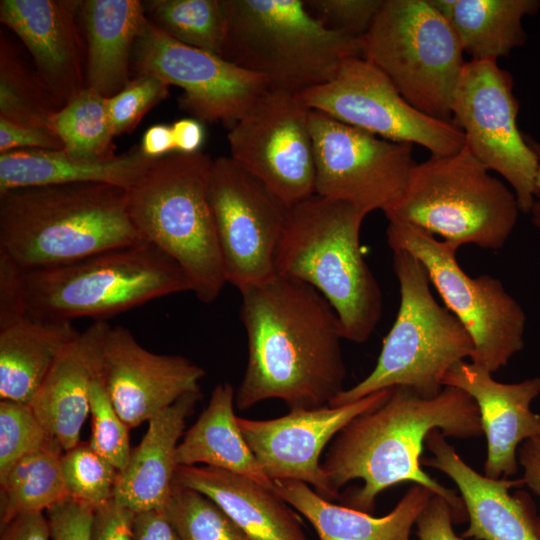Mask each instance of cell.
<instances>
[{
  "mask_svg": "<svg viewBox=\"0 0 540 540\" xmlns=\"http://www.w3.org/2000/svg\"><path fill=\"white\" fill-rule=\"evenodd\" d=\"M241 296L248 362L236 407L268 399L290 410L329 405L346 377L342 327L329 302L311 285L278 275Z\"/></svg>",
  "mask_w": 540,
  "mask_h": 540,
  "instance_id": "obj_1",
  "label": "cell"
},
{
  "mask_svg": "<svg viewBox=\"0 0 540 540\" xmlns=\"http://www.w3.org/2000/svg\"><path fill=\"white\" fill-rule=\"evenodd\" d=\"M434 429L456 439L481 436L474 399L453 386H444L433 398L409 387H393L384 403L356 416L336 435L322 469L337 495L347 482L363 480L346 501L350 508L370 513L379 493L410 481L443 497L452 508L454 522H462L467 518L462 498L420 466L423 444Z\"/></svg>",
  "mask_w": 540,
  "mask_h": 540,
  "instance_id": "obj_2",
  "label": "cell"
},
{
  "mask_svg": "<svg viewBox=\"0 0 540 540\" xmlns=\"http://www.w3.org/2000/svg\"><path fill=\"white\" fill-rule=\"evenodd\" d=\"M144 242L127 190L105 183L16 188L0 194V252L23 271Z\"/></svg>",
  "mask_w": 540,
  "mask_h": 540,
  "instance_id": "obj_3",
  "label": "cell"
},
{
  "mask_svg": "<svg viewBox=\"0 0 540 540\" xmlns=\"http://www.w3.org/2000/svg\"><path fill=\"white\" fill-rule=\"evenodd\" d=\"M365 214L317 194L290 209L275 256L276 275L314 287L329 302L343 337L366 342L378 324L382 293L360 249Z\"/></svg>",
  "mask_w": 540,
  "mask_h": 540,
  "instance_id": "obj_4",
  "label": "cell"
},
{
  "mask_svg": "<svg viewBox=\"0 0 540 540\" xmlns=\"http://www.w3.org/2000/svg\"><path fill=\"white\" fill-rule=\"evenodd\" d=\"M213 161L201 151L172 152L127 189L129 216L142 240L181 267L190 292L205 304L227 283L209 198Z\"/></svg>",
  "mask_w": 540,
  "mask_h": 540,
  "instance_id": "obj_5",
  "label": "cell"
},
{
  "mask_svg": "<svg viewBox=\"0 0 540 540\" xmlns=\"http://www.w3.org/2000/svg\"><path fill=\"white\" fill-rule=\"evenodd\" d=\"M222 57L263 77L270 89L298 94L330 80L361 57V38L331 31L303 0H222Z\"/></svg>",
  "mask_w": 540,
  "mask_h": 540,
  "instance_id": "obj_6",
  "label": "cell"
},
{
  "mask_svg": "<svg viewBox=\"0 0 540 540\" xmlns=\"http://www.w3.org/2000/svg\"><path fill=\"white\" fill-rule=\"evenodd\" d=\"M27 314L46 321H106L154 299L190 291L181 267L141 242L71 263L24 271Z\"/></svg>",
  "mask_w": 540,
  "mask_h": 540,
  "instance_id": "obj_7",
  "label": "cell"
},
{
  "mask_svg": "<svg viewBox=\"0 0 540 540\" xmlns=\"http://www.w3.org/2000/svg\"><path fill=\"white\" fill-rule=\"evenodd\" d=\"M489 171L465 144L453 154L431 155L414 164L403 193L383 212L389 222L409 223L458 248L498 250L520 210L514 192Z\"/></svg>",
  "mask_w": 540,
  "mask_h": 540,
  "instance_id": "obj_8",
  "label": "cell"
},
{
  "mask_svg": "<svg viewBox=\"0 0 540 540\" xmlns=\"http://www.w3.org/2000/svg\"><path fill=\"white\" fill-rule=\"evenodd\" d=\"M393 269L400 306L377 363L367 377L340 392L330 406L350 404L396 386L433 398L442 391L447 371L473 355L471 336L457 317L434 299L420 260L407 251L395 250Z\"/></svg>",
  "mask_w": 540,
  "mask_h": 540,
  "instance_id": "obj_9",
  "label": "cell"
},
{
  "mask_svg": "<svg viewBox=\"0 0 540 540\" xmlns=\"http://www.w3.org/2000/svg\"><path fill=\"white\" fill-rule=\"evenodd\" d=\"M361 48V57L382 71L412 106L452 121L464 52L432 0H383L361 37Z\"/></svg>",
  "mask_w": 540,
  "mask_h": 540,
  "instance_id": "obj_10",
  "label": "cell"
},
{
  "mask_svg": "<svg viewBox=\"0 0 540 540\" xmlns=\"http://www.w3.org/2000/svg\"><path fill=\"white\" fill-rule=\"evenodd\" d=\"M386 235L392 251H407L424 265L446 308L473 340L472 363L493 373L522 350L526 316L500 280L469 276L456 259L457 246L409 223L389 222Z\"/></svg>",
  "mask_w": 540,
  "mask_h": 540,
  "instance_id": "obj_11",
  "label": "cell"
},
{
  "mask_svg": "<svg viewBox=\"0 0 540 540\" xmlns=\"http://www.w3.org/2000/svg\"><path fill=\"white\" fill-rule=\"evenodd\" d=\"M295 95L309 110L390 141L418 144L431 155L453 154L465 144L453 121L416 109L362 57L344 60L330 80Z\"/></svg>",
  "mask_w": 540,
  "mask_h": 540,
  "instance_id": "obj_12",
  "label": "cell"
},
{
  "mask_svg": "<svg viewBox=\"0 0 540 540\" xmlns=\"http://www.w3.org/2000/svg\"><path fill=\"white\" fill-rule=\"evenodd\" d=\"M518 111L507 70L494 60L465 62L452 98L453 123L471 153L510 184L526 214L534 201L539 162L517 126Z\"/></svg>",
  "mask_w": 540,
  "mask_h": 540,
  "instance_id": "obj_13",
  "label": "cell"
},
{
  "mask_svg": "<svg viewBox=\"0 0 540 540\" xmlns=\"http://www.w3.org/2000/svg\"><path fill=\"white\" fill-rule=\"evenodd\" d=\"M209 198L226 282L241 293L274 278L291 207L230 156L214 159Z\"/></svg>",
  "mask_w": 540,
  "mask_h": 540,
  "instance_id": "obj_14",
  "label": "cell"
},
{
  "mask_svg": "<svg viewBox=\"0 0 540 540\" xmlns=\"http://www.w3.org/2000/svg\"><path fill=\"white\" fill-rule=\"evenodd\" d=\"M315 194L347 203L365 215L384 211L403 193L413 144L394 142L309 110Z\"/></svg>",
  "mask_w": 540,
  "mask_h": 540,
  "instance_id": "obj_15",
  "label": "cell"
},
{
  "mask_svg": "<svg viewBox=\"0 0 540 540\" xmlns=\"http://www.w3.org/2000/svg\"><path fill=\"white\" fill-rule=\"evenodd\" d=\"M132 63L138 75L182 88L179 107L193 118L228 129L269 89L263 77L177 41L148 18L136 38Z\"/></svg>",
  "mask_w": 540,
  "mask_h": 540,
  "instance_id": "obj_16",
  "label": "cell"
},
{
  "mask_svg": "<svg viewBox=\"0 0 540 540\" xmlns=\"http://www.w3.org/2000/svg\"><path fill=\"white\" fill-rule=\"evenodd\" d=\"M227 139L230 157L288 206L315 194L309 109L295 94L269 88Z\"/></svg>",
  "mask_w": 540,
  "mask_h": 540,
  "instance_id": "obj_17",
  "label": "cell"
},
{
  "mask_svg": "<svg viewBox=\"0 0 540 540\" xmlns=\"http://www.w3.org/2000/svg\"><path fill=\"white\" fill-rule=\"evenodd\" d=\"M390 392L383 389L342 406L291 409L268 420L237 417V423L269 479L304 482L330 501L339 496L322 469L323 449L353 418L384 403Z\"/></svg>",
  "mask_w": 540,
  "mask_h": 540,
  "instance_id": "obj_18",
  "label": "cell"
},
{
  "mask_svg": "<svg viewBox=\"0 0 540 540\" xmlns=\"http://www.w3.org/2000/svg\"><path fill=\"white\" fill-rule=\"evenodd\" d=\"M102 376L117 413L134 428L184 395L200 392L205 371L186 357L147 350L118 325L104 340Z\"/></svg>",
  "mask_w": 540,
  "mask_h": 540,
  "instance_id": "obj_19",
  "label": "cell"
},
{
  "mask_svg": "<svg viewBox=\"0 0 540 540\" xmlns=\"http://www.w3.org/2000/svg\"><path fill=\"white\" fill-rule=\"evenodd\" d=\"M80 1L1 0L0 20L22 40L36 73L61 108L87 87Z\"/></svg>",
  "mask_w": 540,
  "mask_h": 540,
  "instance_id": "obj_20",
  "label": "cell"
},
{
  "mask_svg": "<svg viewBox=\"0 0 540 540\" xmlns=\"http://www.w3.org/2000/svg\"><path fill=\"white\" fill-rule=\"evenodd\" d=\"M443 385L464 390L477 404L487 441L484 475L492 479L515 475L519 446L540 436V416L530 409L540 395V378L501 383L481 366L460 361L447 371Z\"/></svg>",
  "mask_w": 540,
  "mask_h": 540,
  "instance_id": "obj_21",
  "label": "cell"
},
{
  "mask_svg": "<svg viewBox=\"0 0 540 540\" xmlns=\"http://www.w3.org/2000/svg\"><path fill=\"white\" fill-rule=\"evenodd\" d=\"M425 445L434 455L422 458L421 464L437 469L457 485L463 500L469 526L462 534L476 540H539L538 517L532 501L524 492L509 493L523 487L521 479H492L479 474L457 454L440 430H432Z\"/></svg>",
  "mask_w": 540,
  "mask_h": 540,
  "instance_id": "obj_22",
  "label": "cell"
},
{
  "mask_svg": "<svg viewBox=\"0 0 540 540\" xmlns=\"http://www.w3.org/2000/svg\"><path fill=\"white\" fill-rule=\"evenodd\" d=\"M111 325L94 321L62 350L30 403L47 431L67 451L80 442L89 414V389L102 373L103 345Z\"/></svg>",
  "mask_w": 540,
  "mask_h": 540,
  "instance_id": "obj_23",
  "label": "cell"
},
{
  "mask_svg": "<svg viewBox=\"0 0 540 540\" xmlns=\"http://www.w3.org/2000/svg\"><path fill=\"white\" fill-rule=\"evenodd\" d=\"M173 484L214 501L249 540H308L300 520L275 488L209 466H177Z\"/></svg>",
  "mask_w": 540,
  "mask_h": 540,
  "instance_id": "obj_24",
  "label": "cell"
},
{
  "mask_svg": "<svg viewBox=\"0 0 540 540\" xmlns=\"http://www.w3.org/2000/svg\"><path fill=\"white\" fill-rule=\"evenodd\" d=\"M199 398L200 392L186 394L148 421L141 442L118 473L113 492L117 503L135 513L165 508L173 488L178 441Z\"/></svg>",
  "mask_w": 540,
  "mask_h": 540,
  "instance_id": "obj_25",
  "label": "cell"
},
{
  "mask_svg": "<svg viewBox=\"0 0 540 540\" xmlns=\"http://www.w3.org/2000/svg\"><path fill=\"white\" fill-rule=\"evenodd\" d=\"M276 493L313 526L319 540H409L413 525L433 493L411 486L397 505L382 517L336 505L304 482L274 481Z\"/></svg>",
  "mask_w": 540,
  "mask_h": 540,
  "instance_id": "obj_26",
  "label": "cell"
},
{
  "mask_svg": "<svg viewBox=\"0 0 540 540\" xmlns=\"http://www.w3.org/2000/svg\"><path fill=\"white\" fill-rule=\"evenodd\" d=\"M86 36V84L110 98L129 83L136 38L147 16L138 0L80 1Z\"/></svg>",
  "mask_w": 540,
  "mask_h": 540,
  "instance_id": "obj_27",
  "label": "cell"
},
{
  "mask_svg": "<svg viewBox=\"0 0 540 540\" xmlns=\"http://www.w3.org/2000/svg\"><path fill=\"white\" fill-rule=\"evenodd\" d=\"M155 160L140 145L102 160L78 159L63 150H11L0 154V194L16 188L70 183H105L127 190Z\"/></svg>",
  "mask_w": 540,
  "mask_h": 540,
  "instance_id": "obj_28",
  "label": "cell"
},
{
  "mask_svg": "<svg viewBox=\"0 0 540 540\" xmlns=\"http://www.w3.org/2000/svg\"><path fill=\"white\" fill-rule=\"evenodd\" d=\"M235 390L228 383L217 384L206 408L178 444L177 466H205L247 477L264 487L274 488L254 456L234 413Z\"/></svg>",
  "mask_w": 540,
  "mask_h": 540,
  "instance_id": "obj_29",
  "label": "cell"
},
{
  "mask_svg": "<svg viewBox=\"0 0 540 540\" xmlns=\"http://www.w3.org/2000/svg\"><path fill=\"white\" fill-rule=\"evenodd\" d=\"M78 333L70 321L29 315L0 328V398L30 405L59 354Z\"/></svg>",
  "mask_w": 540,
  "mask_h": 540,
  "instance_id": "obj_30",
  "label": "cell"
},
{
  "mask_svg": "<svg viewBox=\"0 0 540 540\" xmlns=\"http://www.w3.org/2000/svg\"><path fill=\"white\" fill-rule=\"evenodd\" d=\"M473 61L507 56L525 44L522 20L540 9V0H432Z\"/></svg>",
  "mask_w": 540,
  "mask_h": 540,
  "instance_id": "obj_31",
  "label": "cell"
},
{
  "mask_svg": "<svg viewBox=\"0 0 540 540\" xmlns=\"http://www.w3.org/2000/svg\"><path fill=\"white\" fill-rule=\"evenodd\" d=\"M57 441L32 452L0 475V527L14 518L43 513L68 497Z\"/></svg>",
  "mask_w": 540,
  "mask_h": 540,
  "instance_id": "obj_32",
  "label": "cell"
},
{
  "mask_svg": "<svg viewBox=\"0 0 540 540\" xmlns=\"http://www.w3.org/2000/svg\"><path fill=\"white\" fill-rule=\"evenodd\" d=\"M50 129L61 139L63 151L83 160L114 157L108 98L85 87L52 117Z\"/></svg>",
  "mask_w": 540,
  "mask_h": 540,
  "instance_id": "obj_33",
  "label": "cell"
},
{
  "mask_svg": "<svg viewBox=\"0 0 540 540\" xmlns=\"http://www.w3.org/2000/svg\"><path fill=\"white\" fill-rule=\"evenodd\" d=\"M61 106L2 34L0 37V118L18 125L49 128Z\"/></svg>",
  "mask_w": 540,
  "mask_h": 540,
  "instance_id": "obj_34",
  "label": "cell"
},
{
  "mask_svg": "<svg viewBox=\"0 0 540 540\" xmlns=\"http://www.w3.org/2000/svg\"><path fill=\"white\" fill-rule=\"evenodd\" d=\"M144 8L147 18L177 41L222 55V0H152Z\"/></svg>",
  "mask_w": 540,
  "mask_h": 540,
  "instance_id": "obj_35",
  "label": "cell"
},
{
  "mask_svg": "<svg viewBox=\"0 0 540 540\" xmlns=\"http://www.w3.org/2000/svg\"><path fill=\"white\" fill-rule=\"evenodd\" d=\"M164 510L181 540H249L214 501L196 490L173 484Z\"/></svg>",
  "mask_w": 540,
  "mask_h": 540,
  "instance_id": "obj_36",
  "label": "cell"
},
{
  "mask_svg": "<svg viewBox=\"0 0 540 540\" xmlns=\"http://www.w3.org/2000/svg\"><path fill=\"white\" fill-rule=\"evenodd\" d=\"M61 464L68 497L94 509L113 499L119 472L89 442L80 441L64 451Z\"/></svg>",
  "mask_w": 540,
  "mask_h": 540,
  "instance_id": "obj_37",
  "label": "cell"
},
{
  "mask_svg": "<svg viewBox=\"0 0 540 540\" xmlns=\"http://www.w3.org/2000/svg\"><path fill=\"white\" fill-rule=\"evenodd\" d=\"M89 413L92 417L91 448L109 461L118 472L122 471L130 458V427L117 413L107 392L102 373L89 389Z\"/></svg>",
  "mask_w": 540,
  "mask_h": 540,
  "instance_id": "obj_38",
  "label": "cell"
},
{
  "mask_svg": "<svg viewBox=\"0 0 540 540\" xmlns=\"http://www.w3.org/2000/svg\"><path fill=\"white\" fill-rule=\"evenodd\" d=\"M54 441L30 405L0 400V475L21 458Z\"/></svg>",
  "mask_w": 540,
  "mask_h": 540,
  "instance_id": "obj_39",
  "label": "cell"
},
{
  "mask_svg": "<svg viewBox=\"0 0 540 540\" xmlns=\"http://www.w3.org/2000/svg\"><path fill=\"white\" fill-rule=\"evenodd\" d=\"M168 87L159 78L138 75L116 95L108 98V110L115 136L132 131L142 117L168 95Z\"/></svg>",
  "mask_w": 540,
  "mask_h": 540,
  "instance_id": "obj_40",
  "label": "cell"
},
{
  "mask_svg": "<svg viewBox=\"0 0 540 540\" xmlns=\"http://www.w3.org/2000/svg\"><path fill=\"white\" fill-rule=\"evenodd\" d=\"M325 28L361 38L371 27L383 0H303Z\"/></svg>",
  "mask_w": 540,
  "mask_h": 540,
  "instance_id": "obj_41",
  "label": "cell"
},
{
  "mask_svg": "<svg viewBox=\"0 0 540 540\" xmlns=\"http://www.w3.org/2000/svg\"><path fill=\"white\" fill-rule=\"evenodd\" d=\"M94 508L70 497L46 511L51 540H90Z\"/></svg>",
  "mask_w": 540,
  "mask_h": 540,
  "instance_id": "obj_42",
  "label": "cell"
},
{
  "mask_svg": "<svg viewBox=\"0 0 540 540\" xmlns=\"http://www.w3.org/2000/svg\"><path fill=\"white\" fill-rule=\"evenodd\" d=\"M26 316L24 271L0 252V328Z\"/></svg>",
  "mask_w": 540,
  "mask_h": 540,
  "instance_id": "obj_43",
  "label": "cell"
},
{
  "mask_svg": "<svg viewBox=\"0 0 540 540\" xmlns=\"http://www.w3.org/2000/svg\"><path fill=\"white\" fill-rule=\"evenodd\" d=\"M135 512L114 499L96 507L90 528V540H133Z\"/></svg>",
  "mask_w": 540,
  "mask_h": 540,
  "instance_id": "obj_44",
  "label": "cell"
},
{
  "mask_svg": "<svg viewBox=\"0 0 540 540\" xmlns=\"http://www.w3.org/2000/svg\"><path fill=\"white\" fill-rule=\"evenodd\" d=\"M19 149L63 150L64 145L49 128L18 125L0 118V152Z\"/></svg>",
  "mask_w": 540,
  "mask_h": 540,
  "instance_id": "obj_45",
  "label": "cell"
},
{
  "mask_svg": "<svg viewBox=\"0 0 540 540\" xmlns=\"http://www.w3.org/2000/svg\"><path fill=\"white\" fill-rule=\"evenodd\" d=\"M452 508L441 496L433 494L416 520L419 540H463L452 528Z\"/></svg>",
  "mask_w": 540,
  "mask_h": 540,
  "instance_id": "obj_46",
  "label": "cell"
},
{
  "mask_svg": "<svg viewBox=\"0 0 540 540\" xmlns=\"http://www.w3.org/2000/svg\"><path fill=\"white\" fill-rule=\"evenodd\" d=\"M133 540H181L164 509L135 513Z\"/></svg>",
  "mask_w": 540,
  "mask_h": 540,
  "instance_id": "obj_47",
  "label": "cell"
},
{
  "mask_svg": "<svg viewBox=\"0 0 540 540\" xmlns=\"http://www.w3.org/2000/svg\"><path fill=\"white\" fill-rule=\"evenodd\" d=\"M0 540H51L44 513L21 515L1 528Z\"/></svg>",
  "mask_w": 540,
  "mask_h": 540,
  "instance_id": "obj_48",
  "label": "cell"
},
{
  "mask_svg": "<svg viewBox=\"0 0 540 540\" xmlns=\"http://www.w3.org/2000/svg\"><path fill=\"white\" fill-rule=\"evenodd\" d=\"M517 459L523 468L524 485L540 497V437L525 440L518 448ZM536 531L540 540V518Z\"/></svg>",
  "mask_w": 540,
  "mask_h": 540,
  "instance_id": "obj_49",
  "label": "cell"
},
{
  "mask_svg": "<svg viewBox=\"0 0 540 540\" xmlns=\"http://www.w3.org/2000/svg\"><path fill=\"white\" fill-rule=\"evenodd\" d=\"M171 127L175 152L191 154L199 151L205 138L202 122L195 118H183L175 121Z\"/></svg>",
  "mask_w": 540,
  "mask_h": 540,
  "instance_id": "obj_50",
  "label": "cell"
},
{
  "mask_svg": "<svg viewBox=\"0 0 540 540\" xmlns=\"http://www.w3.org/2000/svg\"><path fill=\"white\" fill-rule=\"evenodd\" d=\"M140 146L147 156L155 159L175 152L172 127L166 124L149 127L142 137Z\"/></svg>",
  "mask_w": 540,
  "mask_h": 540,
  "instance_id": "obj_51",
  "label": "cell"
},
{
  "mask_svg": "<svg viewBox=\"0 0 540 540\" xmlns=\"http://www.w3.org/2000/svg\"><path fill=\"white\" fill-rule=\"evenodd\" d=\"M525 139L538 158V171L536 176V190L534 201L530 209L532 223L540 229V143L525 134Z\"/></svg>",
  "mask_w": 540,
  "mask_h": 540,
  "instance_id": "obj_52",
  "label": "cell"
},
{
  "mask_svg": "<svg viewBox=\"0 0 540 540\" xmlns=\"http://www.w3.org/2000/svg\"><path fill=\"white\" fill-rule=\"evenodd\" d=\"M540 437V436H539Z\"/></svg>",
  "mask_w": 540,
  "mask_h": 540,
  "instance_id": "obj_53",
  "label": "cell"
}]
</instances>
